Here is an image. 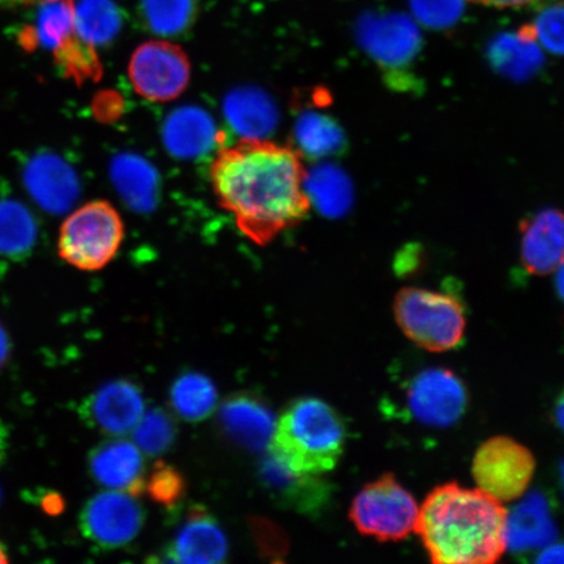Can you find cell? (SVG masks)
I'll return each instance as SVG.
<instances>
[{
    "instance_id": "6da1fadb",
    "label": "cell",
    "mask_w": 564,
    "mask_h": 564,
    "mask_svg": "<svg viewBox=\"0 0 564 564\" xmlns=\"http://www.w3.org/2000/svg\"><path fill=\"white\" fill-rule=\"evenodd\" d=\"M307 173L293 148L242 139L212 162L210 183L221 208L251 242L265 246L312 209Z\"/></svg>"
},
{
    "instance_id": "7a4b0ae2",
    "label": "cell",
    "mask_w": 564,
    "mask_h": 564,
    "mask_svg": "<svg viewBox=\"0 0 564 564\" xmlns=\"http://www.w3.org/2000/svg\"><path fill=\"white\" fill-rule=\"evenodd\" d=\"M506 520L507 510L498 499L449 482L429 494L415 532L433 563L490 564L507 550Z\"/></svg>"
},
{
    "instance_id": "3957f363",
    "label": "cell",
    "mask_w": 564,
    "mask_h": 564,
    "mask_svg": "<svg viewBox=\"0 0 564 564\" xmlns=\"http://www.w3.org/2000/svg\"><path fill=\"white\" fill-rule=\"evenodd\" d=\"M347 427L335 408L321 399L293 401L276 422L271 455L295 475L322 476L337 467Z\"/></svg>"
},
{
    "instance_id": "277c9868",
    "label": "cell",
    "mask_w": 564,
    "mask_h": 564,
    "mask_svg": "<svg viewBox=\"0 0 564 564\" xmlns=\"http://www.w3.org/2000/svg\"><path fill=\"white\" fill-rule=\"evenodd\" d=\"M393 314L408 338L434 352L457 348L467 326L460 300L422 288L401 289L393 302Z\"/></svg>"
},
{
    "instance_id": "5b68a950",
    "label": "cell",
    "mask_w": 564,
    "mask_h": 564,
    "mask_svg": "<svg viewBox=\"0 0 564 564\" xmlns=\"http://www.w3.org/2000/svg\"><path fill=\"white\" fill-rule=\"evenodd\" d=\"M124 239L121 215L109 202L84 204L62 224L58 253L79 271H100L116 258Z\"/></svg>"
},
{
    "instance_id": "8992f818",
    "label": "cell",
    "mask_w": 564,
    "mask_h": 564,
    "mask_svg": "<svg viewBox=\"0 0 564 564\" xmlns=\"http://www.w3.org/2000/svg\"><path fill=\"white\" fill-rule=\"evenodd\" d=\"M420 507L392 474H386L359 491L349 518L357 531L380 542L401 541L415 531Z\"/></svg>"
},
{
    "instance_id": "52a82bcc",
    "label": "cell",
    "mask_w": 564,
    "mask_h": 564,
    "mask_svg": "<svg viewBox=\"0 0 564 564\" xmlns=\"http://www.w3.org/2000/svg\"><path fill=\"white\" fill-rule=\"evenodd\" d=\"M534 469L531 451L509 436H494L482 443L471 465L478 489L502 503L523 496Z\"/></svg>"
},
{
    "instance_id": "ba28073f",
    "label": "cell",
    "mask_w": 564,
    "mask_h": 564,
    "mask_svg": "<svg viewBox=\"0 0 564 564\" xmlns=\"http://www.w3.org/2000/svg\"><path fill=\"white\" fill-rule=\"evenodd\" d=\"M129 77L140 97L152 102H169L187 89L192 63L181 46L167 41H150L133 52Z\"/></svg>"
},
{
    "instance_id": "9c48e42d",
    "label": "cell",
    "mask_w": 564,
    "mask_h": 564,
    "mask_svg": "<svg viewBox=\"0 0 564 564\" xmlns=\"http://www.w3.org/2000/svg\"><path fill=\"white\" fill-rule=\"evenodd\" d=\"M358 40L380 68L388 74V82L397 89L406 87V73L417 58L422 47V35L417 25L400 13L368 15L358 25Z\"/></svg>"
},
{
    "instance_id": "30bf717a",
    "label": "cell",
    "mask_w": 564,
    "mask_h": 564,
    "mask_svg": "<svg viewBox=\"0 0 564 564\" xmlns=\"http://www.w3.org/2000/svg\"><path fill=\"white\" fill-rule=\"evenodd\" d=\"M145 523V511L129 492L106 490L91 497L80 514L84 538L101 549L130 545Z\"/></svg>"
},
{
    "instance_id": "8fae6325",
    "label": "cell",
    "mask_w": 564,
    "mask_h": 564,
    "mask_svg": "<svg viewBox=\"0 0 564 564\" xmlns=\"http://www.w3.org/2000/svg\"><path fill=\"white\" fill-rule=\"evenodd\" d=\"M405 398L412 417L430 427L455 425L468 406L467 387L446 368L420 371L409 383Z\"/></svg>"
},
{
    "instance_id": "7c38bea8",
    "label": "cell",
    "mask_w": 564,
    "mask_h": 564,
    "mask_svg": "<svg viewBox=\"0 0 564 564\" xmlns=\"http://www.w3.org/2000/svg\"><path fill=\"white\" fill-rule=\"evenodd\" d=\"M82 417L106 435L132 432L145 412L144 394L130 380H115L90 394L80 406Z\"/></svg>"
},
{
    "instance_id": "4fadbf2b",
    "label": "cell",
    "mask_w": 564,
    "mask_h": 564,
    "mask_svg": "<svg viewBox=\"0 0 564 564\" xmlns=\"http://www.w3.org/2000/svg\"><path fill=\"white\" fill-rule=\"evenodd\" d=\"M521 264L534 276H546L564 262V214L547 208L520 224Z\"/></svg>"
},
{
    "instance_id": "5bb4252c",
    "label": "cell",
    "mask_w": 564,
    "mask_h": 564,
    "mask_svg": "<svg viewBox=\"0 0 564 564\" xmlns=\"http://www.w3.org/2000/svg\"><path fill=\"white\" fill-rule=\"evenodd\" d=\"M228 554V539L221 525L204 507L195 506L165 549L164 558L175 563L209 564L227 561Z\"/></svg>"
},
{
    "instance_id": "9a60e30c",
    "label": "cell",
    "mask_w": 564,
    "mask_h": 564,
    "mask_svg": "<svg viewBox=\"0 0 564 564\" xmlns=\"http://www.w3.org/2000/svg\"><path fill=\"white\" fill-rule=\"evenodd\" d=\"M91 477L108 490L140 497L145 491V462L135 443L127 440L104 442L91 451L88 460Z\"/></svg>"
},
{
    "instance_id": "2e32d148",
    "label": "cell",
    "mask_w": 564,
    "mask_h": 564,
    "mask_svg": "<svg viewBox=\"0 0 564 564\" xmlns=\"http://www.w3.org/2000/svg\"><path fill=\"white\" fill-rule=\"evenodd\" d=\"M223 433L239 447L262 451L270 447L276 421L271 408L252 393L232 394L218 412Z\"/></svg>"
},
{
    "instance_id": "e0dca14e",
    "label": "cell",
    "mask_w": 564,
    "mask_h": 564,
    "mask_svg": "<svg viewBox=\"0 0 564 564\" xmlns=\"http://www.w3.org/2000/svg\"><path fill=\"white\" fill-rule=\"evenodd\" d=\"M558 538L552 510L544 494L529 492L511 513L507 512L506 547L513 552L544 549Z\"/></svg>"
},
{
    "instance_id": "ac0fdd59",
    "label": "cell",
    "mask_w": 564,
    "mask_h": 564,
    "mask_svg": "<svg viewBox=\"0 0 564 564\" xmlns=\"http://www.w3.org/2000/svg\"><path fill=\"white\" fill-rule=\"evenodd\" d=\"M260 476L282 506L302 513H315L328 502L329 488L321 476L295 475L271 454L260 465Z\"/></svg>"
},
{
    "instance_id": "d6986e66",
    "label": "cell",
    "mask_w": 564,
    "mask_h": 564,
    "mask_svg": "<svg viewBox=\"0 0 564 564\" xmlns=\"http://www.w3.org/2000/svg\"><path fill=\"white\" fill-rule=\"evenodd\" d=\"M35 18L19 34L21 47L28 52L39 47L54 53L77 37L75 23L76 0H37Z\"/></svg>"
},
{
    "instance_id": "ffe728a7",
    "label": "cell",
    "mask_w": 564,
    "mask_h": 564,
    "mask_svg": "<svg viewBox=\"0 0 564 564\" xmlns=\"http://www.w3.org/2000/svg\"><path fill=\"white\" fill-rule=\"evenodd\" d=\"M24 181L34 200L56 214L69 208L79 193L73 169L54 156L34 158L25 169Z\"/></svg>"
},
{
    "instance_id": "44dd1931",
    "label": "cell",
    "mask_w": 564,
    "mask_h": 564,
    "mask_svg": "<svg viewBox=\"0 0 564 564\" xmlns=\"http://www.w3.org/2000/svg\"><path fill=\"white\" fill-rule=\"evenodd\" d=\"M164 141L173 156L195 159L209 152L220 141V132L206 111L182 108L166 119Z\"/></svg>"
},
{
    "instance_id": "7402d4cb",
    "label": "cell",
    "mask_w": 564,
    "mask_h": 564,
    "mask_svg": "<svg viewBox=\"0 0 564 564\" xmlns=\"http://www.w3.org/2000/svg\"><path fill=\"white\" fill-rule=\"evenodd\" d=\"M488 55L494 69L517 82L531 79L544 65L532 24L513 33L499 34L492 40Z\"/></svg>"
},
{
    "instance_id": "603a6c76",
    "label": "cell",
    "mask_w": 564,
    "mask_h": 564,
    "mask_svg": "<svg viewBox=\"0 0 564 564\" xmlns=\"http://www.w3.org/2000/svg\"><path fill=\"white\" fill-rule=\"evenodd\" d=\"M225 112L232 127L246 139H260L276 124V110L270 98L253 89L235 91L225 102Z\"/></svg>"
},
{
    "instance_id": "cb8c5ba5",
    "label": "cell",
    "mask_w": 564,
    "mask_h": 564,
    "mask_svg": "<svg viewBox=\"0 0 564 564\" xmlns=\"http://www.w3.org/2000/svg\"><path fill=\"white\" fill-rule=\"evenodd\" d=\"M173 412L183 421L202 422L216 411L218 393L212 380L200 372L187 371L174 380L171 392Z\"/></svg>"
},
{
    "instance_id": "d4e9b609",
    "label": "cell",
    "mask_w": 564,
    "mask_h": 564,
    "mask_svg": "<svg viewBox=\"0 0 564 564\" xmlns=\"http://www.w3.org/2000/svg\"><path fill=\"white\" fill-rule=\"evenodd\" d=\"M37 239L32 212L13 199L0 200V256L19 259L30 253Z\"/></svg>"
},
{
    "instance_id": "484cf974",
    "label": "cell",
    "mask_w": 564,
    "mask_h": 564,
    "mask_svg": "<svg viewBox=\"0 0 564 564\" xmlns=\"http://www.w3.org/2000/svg\"><path fill=\"white\" fill-rule=\"evenodd\" d=\"M76 32L95 47L109 44L121 32V10L112 0H80L75 9Z\"/></svg>"
},
{
    "instance_id": "4316f807",
    "label": "cell",
    "mask_w": 564,
    "mask_h": 564,
    "mask_svg": "<svg viewBox=\"0 0 564 564\" xmlns=\"http://www.w3.org/2000/svg\"><path fill=\"white\" fill-rule=\"evenodd\" d=\"M148 30L173 37L185 33L196 19V0H140Z\"/></svg>"
},
{
    "instance_id": "83f0119b",
    "label": "cell",
    "mask_w": 564,
    "mask_h": 564,
    "mask_svg": "<svg viewBox=\"0 0 564 564\" xmlns=\"http://www.w3.org/2000/svg\"><path fill=\"white\" fill-rule=\"evenodd\" d=\"M295 133L303 151L313 158L334 156L347 147V138L340 124L333 118L315 112L300 119Z\"/></svg>"
},
{
    "instance_id": "f1b7e54d",
    "label": "cell",
    "mask_w": 564,
    "mask_h": 564,
    "mask_svg": "<svg viewBox=\"0 0 564 564\" xmlns=\"http://www.w3.org/2000/svg\"><path fill=\"white\" fill-rule=\"evenodd\" d=\"M306 187H312L317 207L328 216L338 217L347 212L352 203V186L347 175L335 166H324L306 178Z\"/></svg>"
},
{
    "instance_id": "f546056e",
    "label": "cell",
    "mask_w": 564,
    "mask_h": 564,
    "mask_svg": "<svg viewBox=\"0 0 564 564\" xmlns=\"http://www.w3.org/2000/svg\"><path fill=\"white\" fill-rule=\"evenodd\" d=\"M112 180L133 207L147 208L154 202L156 193V174L144 161L122 158L111 167Z\"/></svg>"
},
{
    "instance_id": "4dcf8cb0",
    "label": "cell",
    "mask_w": 564,
    "mask_h": 564,
    "mask_svg": "<svg viewBox=\"0 0 564 564\" xmlns=\"http://www.w3.org/2000/svg\"><path fill=\"white\" fill-rule=\"evenodd\" d=\"M131 433L133 443L141 453L156 457L166 454L174 446L178 427L171 413L153 408L144 412Z\"/></svg>"
},
{
    "instance_id": "1f68e13d",
    "label": "cell",
    "mask_w": 564,
    "mask_h": 564,
    "mask_svg": "<svg viewBox=\"0 0 564 564\" xmlns=\"http://www.w3.org/2000/svg\"><path fill=\"white\" fill-rule=\"evenodd\" d=\"M54 59L62 73L77 84L98 80L102 75V65L96 47L84 41L80 35L54 53Z\"/></svg>"
},
{
    "instance_id": "d6a6232c",
    "label": "cell",
    "mask_w": 564,
    "mask_h": 564,
    "mask_svg": "<svg viewBox=\"0 0 564 564\" xmlns=\"http://www.w3.org/2000/svg\"><path fill=\"white\" fill-rule=\"evenodd\" d=\"M186 481L178 469L162 462L154 464L150 477H147L145 492L164 507L178 505L186 492Z\"/></svg>"
},
{
    "instance_id": "836d02e7",
    "label": "cell",
    "mask_w": 564,
    "mask_h": 564,
    "mask_svg": "<svg viewBox=\"0 0 564 564\" xmlns=\"http://www.w3.org/2000/svg\"><path fill=\"white\" fill-rule=\"evenodd\" d=\"M411 7L421 24L432 30H447L462 18L464 0H411Z\"/></svg>"
},
{
    "instance_id": "e575fe53",
    "label": "cell",
    "mask_w": 564,
    "mask_h": 564,
    "mask_svg": "<svg viewBox=\"0 0 564 564\" xmlns=\"http://www.w3.org/2000/svg\"><path fill=\"white\" fill-rule=\"evenodd\" d=\"M535 41L547 52L564 55V4L542 10L532 23Z\"/></svg>"
},
{
    "instance_id": "d590c367",
    "label": "cell",
    "mask_w": 564,
    "mask_h": 564,
    "mask_svg": "<svg viewBox=\"0 0 564 564\" xmlns=\"http://www.w3.org/2000/svg\"><path fill=\"white\" fill-rule=\"evenodd\" d=\"M470 2L492 7V9H520L535 2V0H470Z\"/></svg>"
},
{
    "instance_id": "8d00e7d4",
    "label": "cell",
    "mask_w": 564,
    "mask_h": 564,
    "mask_svg": "<svg viewBox=\"0 0 564 564\" xmlns=\"http://www.w3.org/2000/svg\"><path fill=\"white\" fill-rule=\"evenodd\" d=\"M539 563H564V544H550L544 547L538 560Z\"/></svg>"
},
{
    "instance_id": "74e56055",
    "label": "cell",
    "mask_w": 564,
    "mask_h": 564,
    "mask_svg": "<svg viewBox=\"0 0 564 564\" xmlns=\"http://www.w3.org/2000/svg\"><path fill=\"white\" fill-rule=\"evenodd\" d=\"M11 351V343L9 335H7L4 328L0 326V369L3 368V366L7 362V359L10 357Z\"/></svg>"
},
{
    "instance_id": "f35d334b",
    "label": "cell",
    "mask_w": 564,
    "mask_h": 564,
    "mask_svg": "<svg viewBox=\"0 0 564 564\" xmlns=\"http://www.w3.org/2000/svg\"><path fill=\"white\" fill-rule=\"evenodd\" d=\"M554 420L556 425L564 433V391L560 394V398L556 399L554 405Z\"/></svg>"
},
{
    "instance_id": "ab89813d",
    "label": "cell",
    "mask_w": 564,
    "mask_h": 564,
    "mask_svg": "<svg viewBox=\"0 0 564 564\" xmlns=\"http://www.w3.org/2000/svg\"><path fill=\"white\" fill-rule=\"evenodd\" d=\"M555 289L556 293H558L560 299L564 303V262L561 264L558 270L555 271Z\"/></svg>"
},
{
    "instance_id": "60d3db41",
    "label": "cell",
    "mask_w": 564,
    "mask_h": 564,
    "mask_svg": "<svg viewBox=\"0 0 564 564\" xmlns=\"http://www.w3.org/2000/svg\"><path fill=\"white\" fill-rule=\"evenodd\" d=\"M37 0H2V3L11 7H31Z\"/></svg>"
},
{
    "instance_id": "b9f144b4",
    "label": "cell",
    "mask_w": 564,
    "mask_h": 564,
    "mask_svg": "<svg viewBox=\"0 0 564 564\" xmlns=\"http://www.w3.org/2000/svg\"><path fill=\"white\" fill-rule=\"evenodd\" d=\"M9 562V558H7V554L4 552V549L2 545H0V564Z\"/></svg>"
},
{
    "instance_id": "7bdbcfd3",
    "label": "cell",
    "mask_w": 564,
    "mask_h": 564,
    "mask_svg": "<svg viewBox=\"0 0 564 564\" xmlns=\"http://www.w3.org/2000/svg\"><path fill=\"white\" fill-rule=\"evenodd\" d=\"M561 479H562V486L564 491V460L561 463Z\"/></svg>"
}]
</instances>
